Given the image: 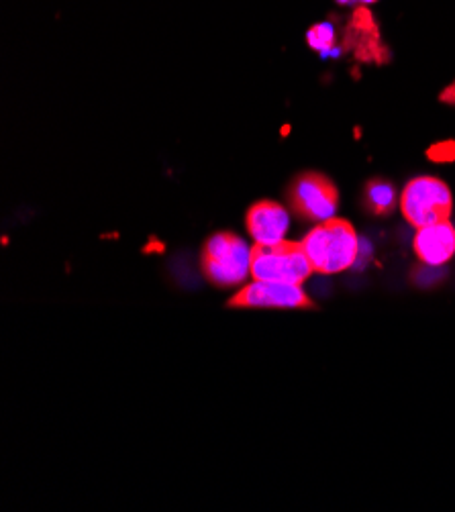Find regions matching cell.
Wrapping results in <instances>:
<instances>
[{"label":"cell","instance_id":"cell-1","mask_svg":"<svg viewBox=\"0 0 455 512\" xmlns=\"http://www.w3.org/2000/svg\"><path fill=\"white\" fill-rule=\"evenodd\" d=\"M317 274H339L358 262L360 237L345 219H329L311 229L300 241Z\"/></svg>","mask_w":455,"mask_h":512},{"label":"cell","instance_id":"cell-2","mask_svg":"<svg viewBox=\"0 0 455 512\" xmlns=\"http://www.w3.org/2000/svg\"><path fill=\"white\" fill-rule=\"evenodd\" d=\"M313 272L315 270L302 243L284 239L274 245L251 247V278L254 280L302 286Z\"/></svg>","mask_w":455,"mask_h":512},{"label":"cell","instance_id":"cell-3","mask_svg":"<svg viewBox=\"0 0 455 512\" xmlns=\"http://www.w3.org/2000/svg\"><path fill=\"white\" fill-rule=\"evenodd\" d=\"M200 266L209 282L237 286L251 276V247L231 231L215 233L202 247Z\"/></svg>","mask_w":455,"mask_h":512},{"label":"cell","instance_id":"cell-4","mask_svg":"<svg viewBox=\"0 0 455 512\" xmlns=\"http://www.w3.org/2000/svg\"><path fill=\"white\" fill-rule=\"evenodd\" d=\"M400 211L415 229L449 221L453 196L449 186L433 176L413 178L400 194Z\"/></svg>","mask_w":455,"mask_h":512},{"label":"cell","instance_id":"cell-5","mask_svg":"<svg viewBox=\"0 0 455 512\" xmlns=\"http://www.w3.org/2000/svg\"><path fill=\"white\" fill-rule=\"evenodd\" d=\"M290 211L311 223H323L335 217L339 209L337 186L319 172H305L296 176L286 192Z\"/></svg>","mask_w":455,"mask_h":512},{"label":"cell","instance_id":"cell-6","mask_svg":"<svg viewBox=\"0 0 455 512\" xmlns=\"http://www.w3.org/2000/svg\"><path fill=\"white\" fill-rule=\"evenodd\" d=\"M231 309H313V300L298 284L254 280L231 300Z\"/></svg>","mask_w":455,"mask_h":512},{"label":"cell","instance_id":"cell-7","mask_svg":"<svg viewBox=\"0 0 455 512\" xmlns=\"http://www.w3.org/2000/svg\"><path fill=\"white\" fill-rule=\"evenodd\" d=\"M288 225V211L274 200L256 202L245 215V227L256 245H274L284 241Z\"/></svg>","mask_w":455,"mask_h":512},{"label":"cell","instance_id":"cell-8","mask_svg":"<svg viewBox=\"0 0 455 512\" xmlns=\"http://www.w3.org/2000/svg\"><path fill=\"white\" fill-rule=\"evenodd\" d=\"M413 247L425 266L441 268L455 255V227L449 221L421 227L417 229Z\"/></svg>","mask_w":455,"mask_h":512},{"label":"cell","instance_id":"cell-9","mask_svg":"<svg viewBox=\"0 0 455 512\" xmlns=\"http://www.w3.org/2000/svg\"><path fill=\"white\" fill-rule=\"evenodd\" d=\"M347 43L360 60L382 62L386 58V49L380 43L376 21L372 13L364 7L353 13V19L347 27Z\"/></svg>","mask_w":455,"mask_h":512},{"label":"cell","instance_id":"cell-10","mask_svg":"<svg viewBox=\"0 0 455 512\" xmlns=\"http://www.w3.org/2000/svg\"><path fill=\"white\" fill-rule=\"evenodd\" d=\"M362 202H364V209L370 213V215H376V217H386V215H392L396 204L400 202V198L396 196V188L392 182L388 180H370L364 188V196H362Z\"/></svg>","mask_w":455,"mask_h":512},{"label":"cell","instance_id":"cell-11","mask_svg":"<svg viewBox=\"0 0 455 512\" xmlns=\"http://www.w3.org/2000/svg\"><path fill=\"white\" fill-rule=\"evenodd\" d=\"M307 43L319 54H329L335 49V29L329 23H317L307 31Z\"/></svg>","mask_w":455,"mask_h":512},{"label":"cell","instance_id":"cell-12","mask_svg":"<svg viewBox=\"0 0 455 512\" xmlns=\"http://www.w3.org/2000/svg\"><path fill=\"white\" fill-rule=\"evenodd\" d=\"M429 160L437 162V164H451L455 162V141H441L437 145H433L427 151Z\"/></svg>","mask_w":455,"mask_h":512},{"label":"cell","instance_id":"cell-13","mask_svg":"<svg viewBox=\"0 0 455 512\" xmlns=\"http://www.w3.org/2000/svg\"><path fill=\"white\" fill-rule=\"evenodd\" d=\"M441 100H443V102H453V105H455V84H451V86L441 94Z\"/></svg>","mask_w":455,"mask_h":512},{"label":"cell","instance_id":"cell-14","mask_svg":"<svg viewBox=\"0 0 455 512\" xmlns=\"http://www.w3.org/2000/svg\"><path fill=\"white\" fill-rule=\"evenodd\" d=\"M358 3H362V5H372V3H376V0H358Z\"/></svg>","mask_w":455,"mask_h":512},{"label":"cell","instance_id":"cell-15","mask_svg":"<svg viewBox=\"0 0 455 512\" xmlns=\"http://www.w3.org/2000/svg\"><path fill=\"white\" fill-rule=\"evenodd\" d=\"M337 3H341V5H347V3H353V0H337Z\"/></svg>","mask_w":455,"mask_h":512}]
</instances>
